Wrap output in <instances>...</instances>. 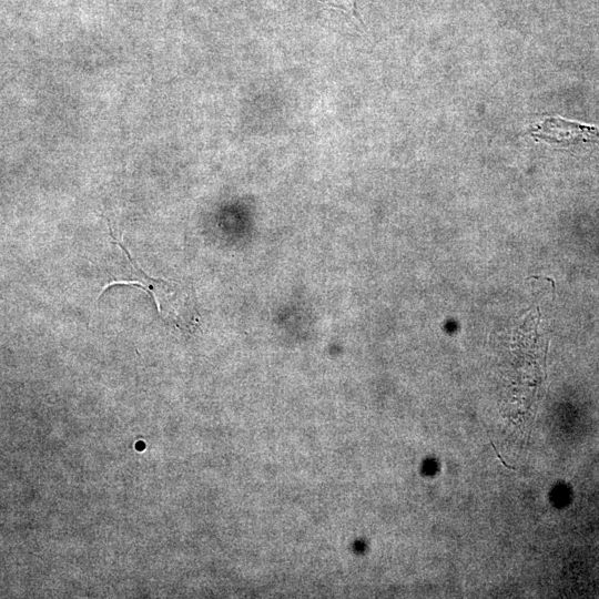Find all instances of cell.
<instances>
[{
  "label": "cell",
  "instance_id": "cell-1",
  "mask_svg": "<svg viewBox=\"0 0 599 599\" xmlns=\"http://www.w3.org/2000/svg\"><path fill=\"white\" fill-rule=\"evenodd\" d=\"M538 135L548 141L572 142L585 141L599 143V131L596 128L566 121L562 119H547L539 124Z\"/></svg>",
  "mask_w": 599,
  "mask_h": 599
},
{
  "label": "cell",
  "instance_id": "cell-3",
  "mask_svg": "<svg viewBox=\"0 0 599 599\" xmlns=\"http://www.w3.org/2000/svg\"><path fill=\"white\" fill-rule=\"evenodd\" d=\"M490 445H491L493 449L495 450L497 457H499V459L501 460L502 465H504L505 467H507V468H510V469H514V470H515V467L509 466V465H507V464L504 461V459L500 457V455H499L498 450L496 449L495 444H494L493 441H490Z\"/></svg>",
  "mask_w": 599,
  "mask_h": 599
},
{
  "label": "cell",
  "instance_id": "cell-2",
  "mask_svg": "<svg viewBox=\"0 0 599 599\" xmlns=\"http://www.w3.org/2000/svg\"><path fill=\"white\" fill-rule=\"evenodd\" d=\"M318 1L332 8H336L344 11L345 13L354 18L356 21L362 23L361 19L355 13V0H318Z\"/></svg>",
  "mask_w": 599,
  "mask_h": 599
}]
</instances>
